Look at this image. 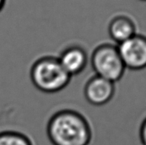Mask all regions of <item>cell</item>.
I'll return each instance as SVG.
<instances>
[{
  "label": "cell",
  "instance_id": "6da1fadb",
  "mask_svg": "<svg viewBox=\"0 0 146 145\" xmlns=\"http://www.w3.org/2000/svg\"><path fill=\"white\" fill-rule=\"evenodd\" d=\"M47 135L53 145H88L92 130L89 122L81 113L63 109L51 116Z\"/></svg>",
  "mask_w": 146,
  "mask_h": 145
},
{
  "label": "cell",
  "instance_id": "7a4b0ae2",
  "mask_svg": "<svg viewBox=\"0 0 146 145\" xmlns=\"http://www.w3.org/2000/svg\"><path fill=\"white\" fill-rule=\"evenodd\" d=\"M30 77L36 88L47 94H54L63 90L71 79L58 58L51 56L41 57L33 63Z\"/></svg>",
  "mask_w": 146,
  "mask_h": 145
},
{
  "label": "cell",
  "instance_id": "3957f363",
  "mask_svg": "<svg viewBox=\"0 0 146 145\" xmlns=\"http://www.w3.org/2000/svg\"><path fill=\"white\" fill-rule=\"evenodd\" d=\"M91 64L96 76L113 83L122 78L126 70L117 45L111 43H102L93 50Z\"/></svg>",
  "mask_w": 146,
  "mask_h": 145
},
{
  "label": "cell",
  "instance_id": "277c9868",
  "mask_svg": "<svg viewBox=\"0 0 146 145\" xmlns=\"http://www.w3.org/2000/svg\"><path fill=\"white\" fill-rule=\"evenodd\" d=\"M117 47L126 69L141 70L146 68V36L137 33Z\"/></svg>",
  "mask_w": 146,
  "mask_h": 145
},
{
  "label": "cell",
  "instance_id": "5b68a950",
  "mask_svg": "<svg viewBox=\"0 0 146 145\" xmlns=\"http://www.w3.org/2000/svg\"><path fill=\"white\" fill-rule=\"evenodd\" d=\"M115 83L98 76H93L84 87V98L95 106H102L112 100L115 95Z\"/></svg>",
  "mask_w": 146,
  "mask_h": 145
},
{
  "label": "cell",
  "instance_id": "8992f818",
  "mask_svg": "<svg viewBox=\"0 0 146 145\" xmlns=\"http://www.w3.org/2000/svg\"><path fill=\"white\" fill-rule=\"evenodd\" d=\"M57 58L66 72L71 77L81 73L88 62L87 52L79 45L66 47Z\"/></svg>",
  "mask_w": 146,
  "mask_h": 145
},
{
  "label": "cell",
  "instance_id": "52a82bcc",
  "mask_svg": "<svg viewBox=\"0 0 146 145\" xmlns=\"http://www.w3.org/2000/svg\"><path fill=\"white\" fill-rule=\"evenodd\" d=\"M108 32L116 45L124 42L137 32V25L131 17L125 14L114 17L109 24Z\"/></svg>",
  "mask_w": 146,
  "mask_h": 145
},
{
  "label": "cell",
  "instance_id": "ba28073f",
  "mask_svg": "<svg viewBox=\"0 0 146 145\" xmlns=\"http://www.w3.org/2000/svg\"><path fill=\"white\" fill-rule=\"evenodd\" d=\"M0 145H33L31 139L23 133L14 130L0 132Z\"/></svg>",
  "mask_w": 146,
  "mask_h": 145
},
{
  "label": "cell",
  "instance_id": "9c48e42d",
  "mask_svg": "<svg viewBox=\"0 0 146 145\" xmlns=\"http://www.w3.org/2000/svg\"><path fill=\"white\" fill-rule=\"evenodd\" d=\"M139 136H140L141 144L146 145V117L144 119V120L141 122V124Z\"/></svg>",
  "mask_w": 146,
  "mask_h": 145
},
{
  "label": "cell",
  "instance_id": "30bf717a",
  "mask_svg": "<svg viewBox=\"0 0 146 145\" xmlns=\"http://www.w3.org/2000/svg\"><path fill=\"white\" fill-rule=\"evenodd\" d=\"M5 3H6V0H0V11L3 9Z\"/></svg>",
  "mask_w": 146,
  "mask_h": 145
},
{
  "label": "cell",
  "instance_id": "8fae6325",
  "mask_svg": "<svg viewBox=\"0 0 146 145\" xmlns=\"http://www.w3.org/2000/svg\"><path fill=\"white\" fill-rule=\"evenodd\" d=\"M141 1H146V0H141Z\"/></svg>",
  "mask_w": 146,
  "mask_h": 145
}]
</instances>
